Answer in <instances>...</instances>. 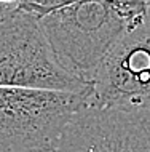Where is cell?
<instances>
[{"label":"cell","mask_w":150,"mask_h":152,"mask_svg":"<svg viewBox=\"0 0 150 152\" xmlns=\"http://www.w3.org/2000/svg\"><path fill=\"white\" fill-rule=\"evenodd\" d=\"M150 2H61L40 19L59 64L91 85L104 56L134 24Z\"/></svg>","instance_id":"1"},{"label":"cell","mask_w":150,"mask_h":152,"mask_svg":"<svg viewBox=\"0 0 150 152\" xmlns=\"http://www.w3.org/2000/svg\"><path fill=\"white\" fill-rule=\"evenodd\" d=\"M91 94L0 87V152H54Z\"/></svg>","instance_id":"3"},{"label":"cell","mask_w":150,"mask_h":152,"mask_svg":"<svg viewBox=\"0 0 150 152\" xmlns=\"http://www.w3.org/2000/svg\"><path fill=\"white\" fill-rule=\"evenodd\" d=\"M0 87L93 93L59 64L27 0L0 2Z\"/></svg>","instance_id":"2"},{"label":"cell","mask_w":150,"mask_h":152,"mask_svg":"<svg viewBox=\"0 0 150 152\" xmlns=\"http://www.w3.org/2000/svg\"><path fill=\"white\" fill-rule=\"evenodd\" d=\"M54 152H150V110L90 104L66 126Z\"/></svg>","instance_id":"5"},{"label":"cell","mask_w":150,"mask_h":152,"mask_svg":"<svg viewBox=\"0 0 150 152\" xmlns=\"http://www.w3.org/2000/svg\"><path fill=\"white\" fill-rule=\"evenodd\" d=\"M91 90L94 107L150 110V7L104 56Z\"/></svg>","instance_id":"4"}]
</instances>
